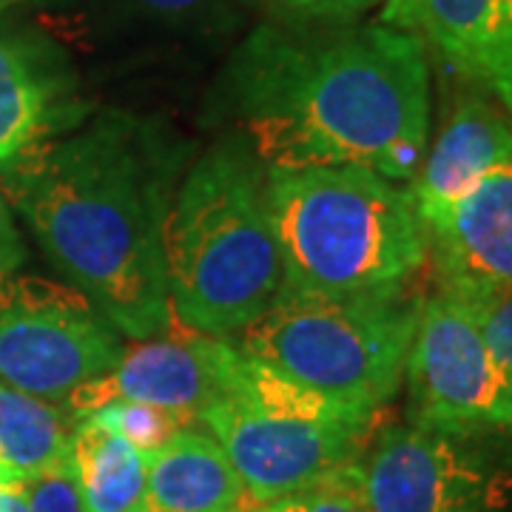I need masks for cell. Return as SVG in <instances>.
Instances as JSON below:
<instances>
[{
  "mask_svg": "<svg viewBox=\"0 0 512 512\" xmlns=\"http://www.w3.org/2000/svg\"><path fill=\"white\" fill-rule=\"evenodd\" d=\"M231 97L268 171L359 165L407 183L430 143L424 43L384 23L265 26L231 63Z\"/></svg>",
  "mask_w": 512,
  "mask_h": 512,
  "instance_id": "1",
  "label": "cell"
},
{
  "mask_svg": "<svg viewBox=\"0 0 512 512\" xmlns=\"http://www.w3.org/2000/svg\"><path fill=\"white\" fill-rule=\"evenodd\" d=\"M171 168L168 148L126 114L0 168L3 194L43 254L131 339H151L171 319L163 254Z\"/></svg>",
  "mask_w": 512,
  "mask_h": 512,
  "instance_id": "2",
  "label": "cell"
},
{
  "mask_svg": "<svg viewBox=\"0 0 512 512\" xmlns=\"http://www.w3.org/2000/svg\"><path fill=\"white\" fill-rule=\"evenodd\" d=\"M171 313L222 339L256 322L282 288L265 174L242 140L211 148L171 197L163 237Z\"/></svg>",
  "mask_w": 512,
  "mask_h": 512,
  "instance_id": "3",
  "label": "cell"
},
{
  "mask_svg": "<svg viewBox=\"0 0 512 512\" xmlns=\"http://www.w3.org/2000/svg\"><path fill=\"white\" fill-rule=\"evenodd\" d=\"M282 288L353 293L407 288L427 262L410 188L359 165L265 174Z\"/></svg>",
  "mask_w": 512,
  "mask_h": 512,
  "instance_id": "4",
  "label": "cell"
},
{
  "mask_svg": "<svg viewBox=\"0 0 512 512\" xmlns=\"http://www.w3.org/2000/svg\"><path fill=\"white\" fill-rule=\"evenodd\" d=\"M421 299L407 288L313 293L279 288L239 350L359 416L376 419L404 384Z\"/></svg>",
  "mask_w": 512,
  "mask_h": 512,
  "instance_id": "5",
  "label": "cell"
},
{
  "mask_svg": "<svg viewBox=\"0 0 512 512\" xmlns=\"http://www.w3.org/2000/svg\"><path fill=\"white\" fill-rule=\"evenodd\" d=\"M197 419L234 464L245 498L271 504L356 461L373 421L231 345L222 393Z\"/></svg>",
  "mask_w": 512,
  "mask_h": 512,
  "instance_id": "6",
  "label": "cell"
},
{
  "mask_svg": "<svg viewBox=\"0 0 512 512\" xmlns=\"http://www.w3.org/2000/svg\"><path fill=\"white\" fill-rule=\"evenodd\" d=\"M407 424L453 436H512V365L450 293L421 299L404 365Z\"/></svg>",
  "mask_w": 512,
  "mask_h": 512,
  "instance_id": "7",
  "label": "cell"
},
{
  "mask_svg": "<svg viewBox=\"0 0 512 512\" xmlns=\"http://www.w3.org/2000/svg\"><path fill=\"white\" fill-rule=\"evenodd\" d=\"M493 436L390 424L359 464L373 512H512V458Z\"/></svg>",
  "mask_w": 512,
  "mask_h": 512,
  "instance_id": "8",
  "label": "cell"
},
{
  "mask_svg": "<svg viewBox=\"0 0 512 512\" xmlns=\"http://www.w3.org/2000/svg\"><path fill=\"white\" fill-rule=\"evenodd\" d=\"M123 348L83 296L0 276V382L66 404L117 367Z\"/></svg>",
  "mask_w": 512,
  "mask_h": 512,
  "instance_id": "9",
  "label": "cell"
},
{
  "mask_svg": "<svg viewBox=\"0 0 512 512\" xmlns=\"http://www.w3.org/2000/svg\"><path fill=\"white\" fill-rule=\"evenodd\" d=\"M225 353L228 342L211 336L143 342L123 353L106 376L80 387L66 407L72 416L86 419L100 404L123 399L197 419L222 393Z\"/></svg>",
  "mask_w": 512,
  "mask_h": 512,
  "instance_id": "10",
  "label": "cell"
},
{
  "mask_svg": "<svg viewBox=\"0 0 512 512\" xmlns=\"http://www.w3.org/2000/svg\"><path fill=\"white\" fill-rule=\"evenodd\" d=\"M421 225L439 291L512 288V160Z\"/></svg>",
  "mask_w": 512,
  "mask_h": 512,
  "instance_id": "11",
  "label": "cell"
},
{
  "mask_svg": "<svg viewBox=\"0 0 512 512\" xmlns=\"http://www.w3.org/2000/svg\"><path fill=\"white\" fill-rule=\"evenodd\" d=\"M512 160V117L487 94L458 100L436 143L427 148L410 185L419 220L427 222L461 200L478 180Z\"/></svg>",
  "mask_w": 512,
  "mask_h": 512,
  "instance_id": "12",
  "label": "cell"
},
{
  "mask_svg": "<svg viewBox=\"0 0 512 512\" xmlns=\"http://www.w3.org/2000/svg\"><path fill=\"white\" fill-rule=\"evenodd\" d=\"M416 35L512 117V0H416Z\"/></svg>",
  "mask_w": 512,
  "mask_h": 512,
  "instance_id": "13",
  "label": "cell"
},
{
  "mask_svg": "<svg viewBox=\"0 0 512 512\" xmlns=\"http://www.w3.org/2000/svg\"><path fill=\"white\" fill-rule=\"evenodd\" d=\"M66 92L69 83L43 46L0 35V168L43 146L72 117Z\"/></svg>",
  "mask_w": 512,
  "mask_h": 512,
  "instance_id": "14",
  "label": "cell"
},
{
  "mask_svg": "<svg viewBox=\"0 0 512 512\" xmlns=\"http://www.w3.org/2000/svg\"><path fill=\"white\" fill-rule=\"evenodd\" d=\"M245 498L234 464L214 436L183 430L146 453V512L237 510Z\"/></svg>",
  "mask_w": 512,
  "mask_h": 512,
  "instance_id": "15",
  "label": "cell"
},
{
  "mask_svg": "<svg viewBox=\"0 0 512 512\" xmlns=\"http://www.w3.org/2000/svg\"><path fill=\"white\" fill-rule=\"evenodd\" d=\"M69 467L80 512H134L146 493V456L120 433L80 419L69 441Z\"/></svg>",
  "mask_w": 512,
  "mask_h": 512,
  "instance_id": "16",
  "label": "cell"
},
{
  "mask_svg": "<svg viewBox=\"0 0 512 512\" xmlns=\"http://www.w3.org/2000/svg\"><path fill=\"white\" fill-rule=\"evenodd\" d=\"M72 430L55 404L0 382V464L20 484L66 461Z\"/></svg>",
  "mask_w": 512,
  "mask_h": 512,
  "instance_id": "17",
  "label": "cell"
},
{
  "mask_svg": "<svg viewBox=\"0 0 512 512\" xmlns=\"http://www.w3.org/2000/svg\"><path fill=\"white\" fill-rule=\"evenodd\" d=\"M86 419L100 421L109 430L120 433L143 456L154 453L157 447H163L165 441H171L177 433L188 430V421H191L180 413L163 410V407L123 402V399H111V402L100 404Z\"/></svg>",
  "mask_w": 512,
  "mask_h": 512,
  "instance_id": "18",
  "label": "cell"
},
{
  "mask_svg": "<svg viewBox=\"0 0 512 512\" xmlns=\"http://www.w3.org/2000/svg\"><path fill=\"white\" fill-rule=\"evenodd\" d=\"M254 512H373L367 504L362 467L350 461L299 493L262 504Z\"/></svg>",
  "mask_w": 512,
  "mask_h": 512,
  "instance_id": "19",
  "label": "cell"
},
{
  "mask_svg": "<svg viewBox=\"0 0 512 512\" xmlns=\"http://www.w3.org/2000/svg\"><path fill=\"white\" fill-rule=\"evenodd\" d=\"M450 293L481 330L484 342L512 365V288L493 291H441Z\"/></svg>",
  "mask_w": 512,
  "mask_h": 512,
  "instance_id": "20",
  "label": "cell"
},
{
  "mask_svg": "<svg viewBox=\"0 0 512 512\" xmlns=\"http://www.w3.org/2000/svg\"><path fill=\"white\" fill-rule=\"evenodd\" d=\"M29 512H80V495L74 487L69 456L43 476L26 481Z\"/></svg>",
  "mask_w": 512,
  "mask_h": 512,
  "instance_id": "21",
  "label": "cell"
},
{
  "mask_svg": "<svg viewBox=\"0 0 512 512\" xmlns=\"http://www.w3.org/2000/svg\"><path fill=\"white\" fill-rule=\"evenodd\" d=\"M276 6L302 20V23H330V26H345L359 20L365 12L382 6L384 0H274Z\"/></svg>",
  "mask_w": 512,
  "mask_h": 512,
  "instance_id": "22",
  "label": "cell"
},
{
  "mask_svg": "<svg viewBox=\"0 0 512 512\" xmlns=\"http://www.w3.org/2000/svg\"><path fill=\"white\" fill-rule=\"evenodd\" d=\"M26 262V242L20 237L12 208L0 188V276H12Z\"/></svg>",
  "mask_w": 512,
  "mask_h": 512,
  "instance_id": "23",
  "label": "cell"
},
{
  "mask_svg": "<svg viewBox=\"0 0 512 512\" xmlns=\"http://www.w3.org/2000/svg\"><path fill=\"white\" fill-rule=\"evenodd\" d=\"M379 23L404 29V32H416V0H384Z\"/></svg>",
  "mask_w": 512,
  "mask_h": 512,
  "instance_id": "24",
  "label": "cell"
},
{
  "mask_svg": "<svg viewBox=\"0 0 512 512\" xmlns=\"http://www.w3.org/2000/svg\"><path fill=\"white\" fill-rule=\"evenodd\" d=\"M134 3L154 15H163V18H185L200 6L202 0H134Z\"/></svg>",
  "mask_w": 512,
  "mask_h": 512,
  "instance_id": "25",
  "label": "cell"
},
{
  "mask_svg": "<svg viewBox=\"0 0 512 512\" xmlns=\"http://www.w3.org/2000/svg\"><path fill=\"white\" fill-rule=\"evenodd\" d=\"M0 512H29L26 484H12L0 490Z\"/></svg>",
  "mask_w": 512,
  "mask_h": 512,
  "instance_id": "26",
  "label": "cell"
},
{
  "mask_svg": "<svg viewBox=\"0 0 512 512\" xmlns=\"http://www.w3.org/2000/svg\"><path fill=\"white\" fill-rule=\"evenodd\" d=\"M12 484H20V481L0 464V490H3V487H12Z\"/></svg>",
  "mask_w": 512,
  "mask_h": 512,
  "instance_id": "27",
  "label": "cell"
},
{
  "mask_svg": "<svg viewBox=\"0 0 512 512\" xmlns=\"http://www.w3.org/2000/svg\"><path fill=\"white\" fill-rule=\"evenodd\" d=\"M222 512H239V510H222Z\"/></svg>",
  "mask_w": 512,
  "mask_h": 512,
  "instance_id": "28",
  "label": "cell"
},
{
  "mask_svg": "<svg viewBox=\"0 0 512 512\" xmlns=\"http://www.w3.org/2000/svg\"><path fill=\"white\" fill-rule=\"evenodd\" d=\"M134 512H146V510H134Z\"/></svg>",
  "mask_w": 512,
  "mask_h": 512,
  "instance_id": "29",
  "label": "cell"
}]
</instances>
